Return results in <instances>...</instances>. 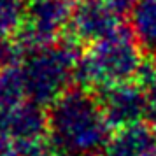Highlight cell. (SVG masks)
Instances as JSON below:
<instances>
[{
  "mask_svg": "<svg viewBox=\"0 0 156 156\" xmlns=\"http://www.w3.org/2000/svg\"><path fill=\"white\" fill-rule=\"evenodd\" d=\"M146 98H147V116L156 126V83L151 86L149 91H146Z\"/></svg>",
  "mask_w": 156,
  "mask_h": 156,
  "instance_id": "obj_9",
  "label": "cell"
},
{
  "mask_svg": "<svg viewBox=\"0 0 156 156\" xmlns=\"http://www.w3.org/2000/svg\"><path fill=\"white\" fill-rule=\"evenodd\" d=\"M132 32L140 46L147 49H156V0L133 2Z\"/></svg>",
  "mask_w": 156,
  "mask_h": 156,
  "instance_id": "obj_8",
  "label": "cell"
},
{
  "mask_svg": "<svg viewBox=\"0 0 156 156\" xmlns=\"http://www.w3.org/2000/svg\"><path fill=\"white\" fill-rule=\"evenodd\" d=\"M76 35L84 41H100L118 27V7L111 0H84L72 14Z\"/></svg>",
  "mask_w": 156,
  "mask_h": 156,
  "instance_id": "obj_4",
  "label": "cell"
},
{
  "mask_svg": "<svg viewBox=\"0 0 156 156\" xmlns=\"http://www.w3.org/2000/svg\"><path fill=\"white\" fill-rule=\"evenodd\" d=\"M72 70V60L69 53L58 49L42 51L28 58L23 63V76L16 83L23 84V91L35 95L37 98H53L62 97L67 79Z\"/></svg>",
  "mask_w": 156,
  "mask_h": 156,
  "instance_id": "obj_3",
  "label": "cell"
},
{
  "mask_svg": "<svg viewBox=\"0 0 156 156\" xmlns=\"http://www.w3.org/2000/svg\"><path fill=\"white\" fill-rule=\"evenodd\" d=\"M107 156H156V133L139 123L125 126L105 146Z\"/></svg>",
  "mask_w": 156,
  "mask_h": 156,
  "instance_id": "obj_7",
  "label": "cell"
},
{
  "mask_svg": "<svg viewBox=\"0 0 156 156\" xmlns=\"http://www.w3.org/2000/svg\"><path fill=\"white\" fill-rule=\"evenodd\" d=\"M139 67V42L133 34L119 32V28L97 41L81 65L84 77L105 90L130 84V79L137 74Z\"/></svg>",
  "mask_w": 156,
  "mask_h": 156,
  "instance_id": "obj_2",
  "label": "cell"
},
{
  "mask_svg": "<svg viewBox=\"0 0 156 156\" xmlns=\"http://www.w3.org/2000/svg\"><path fill=\"white\" fill-rule=\"evenodd\" d=\"M67 11L62 0H39L27 20V35L32 41H49L51 37L67 23Z\"/></svg>",
  "mask_w": 156,
  "mask_h": 156,
  "instance_id": "obj_6",
  "label": "cell"
},
{
  "mask_svg": "<svg viewBox=\"0 0 156 156\" xmlns=\"http://www.w3.org/2000/svg\"><path fill=\"white\" fill-rule=\"evenodd\" d=\"M109 119L100 102L84 91H70L55 102L49 130L60 149L74 156L90 154L107 146Z\"/></svg>",
  "mask_w": 156,
  "mask_h": 156,
  "instance_id": "obj_1",
  "label": "cell"
},
{
  "mask_svg": "<svg viewBox=\"0 0 156 156\" xmlns=\"http://www.w3.org/2000/svg\"><path fill=\"white\" fill-rule=\"evenodd\" d=\"M107 97L102 102V107L105 111V116L109 123L118 125H135L139 116L147 112V98L146 93H142L137 88H132V84H123L107 90Z\"/></svg>",
  "mask_w": 156,
  "mask_h": 156,
  "instance_id": "obj_5",
  "label": "cell"
}]
</instances>
